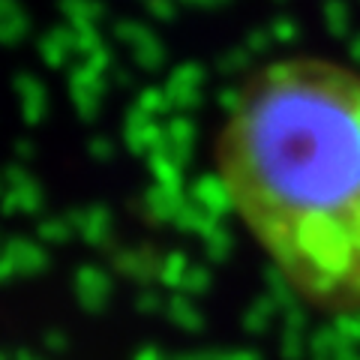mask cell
I'll return each mask as SVG.
<instances>
[{"instance_id":"cell-1","label":"cell","mask_w":360,"mask_h":360,"mask_svg":"<svg viewBox=\"0 0 360 360\" xmlns=\"http://www.w3.org/2000/svg\"><path fill=\"white\" fill-rule=\"evenodd\" d=\"M213 168L291 295L360 315V70L328 54L255 66L225 105Z\"/></svg>"}]
</instances>
